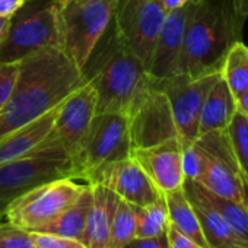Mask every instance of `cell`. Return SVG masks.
Wrapping results in <instances>:
<instances>
[{
  "label": "cell",
  "mask_w": 248,
  "mask_h": 248,
  "mask_svg": "<svg viewBox=\"0 0 248 248\" xmlns=\"http://www.w3.org/2000/svg\"><path fill=\"white\" fill-rule=\"evenodd\" d=\"M85 83L82 70L57 47L19 62L15 89L0 109V138L59 107Z\"/></svg>",
  "instance_id": "obj_1"
},
{
  "label": "cell",
  "mask_w": 248,
  "mask_h": 248,
  "mask_svg": "<svg viewBox=\"0 0 248 248\" xmlns=\"http://www.w3.org/2000/svg\"><path fill=\"white\" fill-rule=\"evenodd\" d=\"M244 21L232 0H191L178 73L191 79L219 73L231 48L242 41Z\"/></svg>",
  "instance_id": "obj_2"
},
{
  "label": "cell",
  "mask_w": 248,
  "mask_h": 248,
  "mask_svg": "<svg viewBox=\"0 0 248 248\" xmlns=\"http://www.w3.org/2000/svg\"><path fill=\"white\" fill-rule=\"evenodd\" d=\"M82 75L96 93V112L124 114L149 76L112 22L89 56Z\"/></svg>",
  "instance_id": "obj_3"
},
{
  "label": "cell",
  "mask_w": 248,
  "mask_h": 248,
  "mask_svg": "<svg viewBox=\"0 0 248 248\" xmlns=\"http://www.w3.org/2000/svg\"><path fill=\"white\" fill-rule=\"evenodd\" d=\"M118 0H60L56 2L60 50L82 70L112 22Z\"/></svg>",
  "instance_id": "obj_4"
},
{
  "label": "cell",
  "mask_w": 248,
  "mask_h": 248,
  "mask_svg": "<svg viewBox=\"0 0 248 248\" xmlns=\"http://www.w3.org/2000/svg\"><path fill=\"white\" fill-rule=\"evenodd\" d=\"M59 178L76 180L73 162L60 146L41 143L25 156L0 164V219L11 202Z\"/></svg>",
  "instance_id": "obj_5"
},
{
  "label": "cell",
  "mask_w": 248,
  "mask_h": 248,
  "mask_svg": "<svg viewBox=\"0 0 248 248\" xmlns=\"http://www.w3.org/2000/svg\"><path fill=\"white\" fill-rule=\"evenodd\" d=\"M60 48V31L56 2L27 0L11 18L0 43V62L18 63L40 50Z\"/></svg>",
  "instance_id": "obj_6"
},
{
  "label": "cell",
  "mask_w": 248,
  "mask_h": 248,
  "mask_svg": "<svg viewBox=\"0 0 248 248\" xmlns=\"http://www.w3.org/2000/svg\"><path fill=\"white\" fill-rule=\"evenodd\" d=\"M132 151L127 115L124 112H96L72 159L76 180L89 184L104 167L129 158Z\"/></svg>",
  "instance_id": "obj_7"
},
{
  "label": "cell",
  "mask_w": 248,
  "mask_h": 248,
  "mask_svg": "<svg viewBox=\"0 0 248 248\" xmlns=\"http://www.w3.org/2000/svg\"><path fill=\"white\" fill-rule=\"evenodd\" d=\"M85 186L73 178L41 184L11 202L3 217L28 232H40L78 200Z\"/></svg>",
  "instance_id": "obj_8"
},
{
  "label": "cell",
  "mask_w": 248,
  "mask_h": 248,
  "mask_svg": "<svg viewBox=\"0 0 248 248\" xmlns=\"http://www.w3.org/2000/svg\"><path fill=\"white\" fill-rule=\"evenodd\" d=\"M126 115L133 149L155 146L178 138L168 96L151 76L133 98Z\"/></svg>",
  "instance_id": "obj_9"
},
{
  "label": "cell",
  "mask_w": 248,
  "mask_h": 248,
  "mask_svg": "<svg viewBox=\"0 0 248 248\" xmlns=\"http://www.w3.org/2000/svg\"><path fill=\"white\" fill-rule=\"evenodd\" d=\"M196 143L203 154V170L197 183L216 196L242 202L245 180L226 130L200 135Z\"/></svg>",
  "instance_id": "obj_10"
},
{
  "label": "cell",
  "mask_w": 248,
  "mask_h": 248,
  "mask_svg": "<svg viewBox=\"0 0 248 248\" xmlns=\"http://www.w3.org/2000/svg\"><path fill=\"white\" fill-rule=\"evenodd\" d=\"M167 14L168 12L162 0H118L117 2L112 25L140 59L146 70Z\"/></svg>",
  "instance_id": "obj_11"
},
{
  "label": "cell",
  "mask_w": 248,
  "mask_h": 248,
  "mask_svg": "<svg viewBox=\"0 0 248 248\" xmlns=\"http://www.w3.org/2000/svg\"><path fill=\"white\" fill-rule=\"evenodd\" d=\"M222 78V73L191 79L178 73L165 80H155L168 96L180 142H194L199 138V121L203 102L210 88Z\"/></svg>",
  "instance_id": "obj_12"
},
{
  "label": "cell",
  "mask_w": 248,
  "mask_h": 248,
  "mask_svg": "<svg viewBox=\"0 0 248 248\" xmlns=\"http://www.w3.org/2000/svg\"><path fill=\"white\" fill-rule=\"evenodd\" d=\"M95 114L96 93L93 88L85 82L59 105L53 129L43 140V145L60 146L69 158L73 159L91 127Z\"/></svg>",
  "instance_id": "obj_13"
},
{
  "label": "cell",
  "mask_w": 248,
  "mask_h": 248,
  "mask_svg": "<svg viewBox=\"0 0 248 248\" xmlns=\"http://www.w3.org/2000/svg\"><path fill=\"white\" fill-rule=\"evenodd\" d=\"M89 184H102L136 207L149 206L164 196L132 156L104 167Z\"/></svg>",
  "instance_id": "obj_14"
},
{
  "label": "cell",
  "mask_w": 248,
  "mask_h": 248,
  "mask_svg": "<svg viewBox=\"0 0 248 248\" xmlns=\"http://www.w3.org/2000/svg\"><path fill=\"white\" fill-rule=\"evenodd\" d=\"M190 6L191 0H188L183 8L167 14L148 67L149 76L155 80H165L178 73Z\"/></svg>",
  "instance_id": "obj_15"
},
{
  "label": "cell",
  "mask_w": 248,
  "mask_h": 248,
  "mask_svg": "<svg viewBox=\"0 0 248 248\" xmlns=\"http://www.w3.org/2000/svg\"><path fill=\"white\" fill-rule=\"evenodd\" d=\"M130 156L143 168L162 194L183 187L186 175L183 171L181 142L178 138L155 146L133 149Z\"/></svg>",
  "instance_id": "obj_16"
},
{
  "label": "cell",
  "mask_w": 248,
  "mask_h": 248,
  "mask_svg": "<svg viewBox=\"0 0 248 248\" xmlns=\"http://www.w3.org/2000/svg\"><path fill=\"white\" fill-rule=\"evenodd\" d=\"M183 190L196 212L209 248H248L213 207L202 184L186 178Z\"/></svg>",
  "instance_id": "obj_17"
},
{
  "label": "cell",
  "mask_w": 248,
  "mask_h": 248,
  "mask_svg": "<svg viewBox=\"0 0 248 248\" xmlns=\"http://www.w3.org/2000/svg\"><path fill=\"white\" fill-rule=\"evenodd\" d=\"M92 202L86 217L82 244L85 248H109L111 222L118 196L102 184H91Z\"/></svg>",
  "instance_id": "obj_18"
},
{
  "label": "cell",
  "mask_w": 248,
  "mask_h": 248,
  "mask_svg": "<svg viewBox=\"0 0 248 248\" xmlns=\"http://www.w3.org/2000/svg\"><path fill=\"white\" fill-rule=\"evenodd\" d=\"M59 107L0 138V164L34 152L53 129Z\"/></svg>",
  "instance_id": "obj_19"
},
{
  "label": "cell",
  "mask_w": 248,
  "mask_h": 248,
  "mask_svg": "<svg viewBox=\"0 0 248 248\" xmlns=\"http://www.w3.org/2000/svg\"><path fill=\"white\" fill-rule=\"evenodd\" d=\"M236 112V99L228 83L220 78L209 91L200 112L199 136L209 132L226 130Z\"/></svg>",
  "instance_id": "obj_20"
},
{
  "label": "cell",
  "mask_w": 248,
  "mask_h": 248,
  "mask_svg": "<svg viewBox=\"0 0 248 248\" xmlns=\"http://www.w3.org/2000/svg\"><path fill=\"white\" fill-rule=\"evenodd\" d=\"M167 207H168V217L170 225L174 226L181 233L187 235L197 244H200L204 248H209L204 235L200 228V222L196 216V212L188 202L183 187L170 193L164 194Z\"/></svg>",
  "instance_id": "obj_21"
},
{
  "label": "cell",
  "mask_w": 248,
  "mask_h": 248,
  "mask_svg": "<svg viewBox=\"0 0 248 248\" xmlns=\"http://www.w3.org/2000/svg\"><path fill=\"white\" fill-rule=\"evenodd\" d=\"M91 202H92V187L91 184H86L78 200L70 207H67L54 222L47 225L40 232H50L60 236L73 238L82 242Z\"/></svg>",
  "instance_id": "obj_22"
},
{
  "label": "cell",
  "mask_w": 248,
  "mask_h": 248,
  "mask_svg": "<svg viewBox=\"0 0 248 248\" xmlns=\"http://www.w3.org/2000/svg\"><path fill=\"white\" fill-rule=\"evenodd\" d=\"M220 73L235 99L248 89V47L242 41L231 48Z\"/></svg>",
  "instance_id": "obj_23"
},
{
  "label": "cell",
  "mask_w": 248,
  "mask_h": 248,
  "mask_svg": "<svg viewBox=\"0 0 248 248\" xmlns=\"http://www.w3.org/2000/svg\"><path fill=\"white\" fill-rule=\"evenodd\" d=\"M136 238H151L167 233L170 217L164 196L149 206L136 207Z\"/></svg>",
  "instance_id": "obj_24"
},
{
  "label": "cell",
  "mask_w": 248,
  "mask_h": 248,
  "mask_svg": "<svg viewBox=\"0 0 248 248\" xmlns=\"http://www.w3.org/2000/svg\"><path fill=\"white\" fill-rule=\"evenodd\" d=\"M136 206L118 199L109 235V248H124L136 238Z\"/></svg>",
  "instance_id": "obj_25"
},
{
  "label": "cell",
  "mask_w": 248,
  "mask_h": 248,
  "mask_svg": "<svg viewBox=\"0 0 248 248\" xmlns=\"http://www.w3.org/2000/svg\"><path fill=\"white\" fill-rule=\"evenodd\" d=\"M244 180L248 183V115L235 112L226 129Z\"/></svg>",
  "instance_id": "obj_26"
},
{
  "label": "cell",
  "mask_w": 248,
  "mask_h": 248,
  "mask_svg": "<svg viewBox=\"0 0 248 248\" xmlns=\"http://www.w3.org/2000/svg\"><path fill=\"white\" fill-rule=\"evenodd\" d=\"M0 248H37L31 232L11 223H0Z\"/></svg>",
  "instance_id": "obj_27"
},
{
  "label": "cell",
  "mask_w": 248,
  "mask_h": 248,
  "mask_svg": "<svg viewBox=\"0 0 248 248\" xmlns=\"http://www.w3.org/2000/svg\"><path fill=\"white\" fill-rule=\"evenodd\" d=\"M183 171L186 178L197 181L203 170V154L194 142H181Z\"/></svg>",
  "instance_id": "obj_28"
},
{
  "label": "cell",
  "mask_w": 248,
  "mask_h": 248,
  "mask_svg": "<svg viewBox=\"0 0 248 248\" xmlns=\"http://www.w3.org/2000/svg\"><path fill=\"white\" fill-rule=\"evenodd\" d=\"M19 76V62H0V109L9 101Z\"/></svg>",
  "instance_id": "obj_29"
},
{
  "label": "cell",
  "mask_w": 248,
  "mask_h": 248,
  "mask_svg": "<svg viewBox=\"0 0 248 248\" xmlns=\"http://www.w3.org/2000/svg\"><path fill=\"white\" fill-rule=\"evenodd\" d=\"M31 238L37 248H85L83 244L78 239L50 232H31Z\"/></svg>",
  "instance_id": "obj_30"
},
{
  "label": "cell",
  "mask_w": 248,
  "mask_h": 248,
  "mask_svg": "<svg viewBox=\"0 0 248 248\" xmlns=\"http://www.w3.org/2000/svg\"><path fill=\"white\" fill-rule=\"evenodd\" d=\"M167 239H168V248H204L187 235L177 231L174 226H168L167 229Z\"/></svg>",
  "instance_id": "obj_31"
},
{
  "label": "cell",
  "mask_w": 248,
  "mask_h": 248,
  "mask_svg": "<svg viewBox=\"0 0 248 248\" xmlns=\"http://www.w3.org/2000/svg\"><path fill=\"white\" fill-rule=\"evenodd\" d=\"M124 248H168L167 233L151 238H133Z\"/></svg>",
  "instance_id": "obj_32"
},
{
  "label": "cell",
  "mask_w": 248,
  "mask_h": 248,
  "mask_svg": "<svg viewBox=\"0 0 248 248\" xmlns=\"http://www.w3.org/2000/svg\"><path fill=\"white\" fill-rule=\"evenodd\" d=\"M25 2L27 0H0V16L12 18Z\"/></svg>",
  "instance_id": "obj_33"
},
{
  "label": "cell",
  "mask_w": 248,
  "mask_h": 248,
  "mask_svg": "<svg viewBox=\"0 0 248 248\" xmlns=\"http://www.w3.org/2000/svg\"><path fill=\"white\" fill-rule=\"evenodd\" d=\"M236 111L248 115V89L236 98Z\"/></svg>",
  "instance_id": "obj_34"
},
{
  "label": "cell",
  "mask_w": 248,
  "mask_h": 248,
  "mask_svg": "<svg viewBox=\"0 0 248 248\" xmlns=\"http://www.w3.org/2000/svg\"><path fill=\"white\" fill-rule=\"evenodd\" d=\"M232 2H233L236 12L242 18H247L248 16V0H232Z\"/></svg>",
  "instance_id": "obj_35"
},
{
  "label": "cell",
  "mask_w": 248,
  "mask_h": 248,
  "mask_svg": "<svg viewBox=\"0 0 248 248\" xmlns=\"http://www.w3.org/2000/svg\"><path fill=\"white\" fill-rule=\"evenodd\" d=\"M162 2H164L167 12H170V11H175V9L183 8L188 0H162Z\"/></svg>",
  "instance_id": "obj_36"
},
{
  "label": "cell",
  "mask_w": 248,
  "mask_h": 248,
  "mask_svg": "<svg viewBox=\"0 0 248 248\" xmlns=\"http://www.w3.org/2000/svg\"><path fill=\"white\" fill-rule=\"evenodd\" d=\"M9 21L11 18H3V16H0V43H2L6 31H8V27H9Z\"/></svg>",
  "instance_id": "obj_37"
},
{
  "label": "cell",
  "mask_w": 248,
  "mask_h": 248,
  "mask_svg": "<svg viewBox=\"0 0 248 248\" xmlns=\"http://www.w3.org/2000/svg\"><path fill=\"white\" fill-rule=\"evenodd\" d=\"M51 2H60V0H51Z\"/></svg>",
  "instance_id": "obj_38"
},
{
  "label": "cell",
  "mask_w": 248,
  "mask_h": 248,
  "mask_svg": "<svg viewBox=\"0 0 248 248\" xmlns=\"http://www.w3.org/2000/svg\"><path fill=\"white\" fill-rule=\"evenodd\" d=\"M247 184H248V183H247Z\"/></svg>",
  "instance_id": "obj_39"
}]
</instances>
